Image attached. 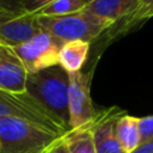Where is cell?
Wrapping results in <instances>:
<instances>
[{"label":"cell","instance_id":"obj_1","mask_svg":"<svg viewBox=\"0 0 153 153\" xmlns=\"http://www.w3.org/2000/svg\"><path fill=\"white\" fill-rule=\"evenodd\" d=\"M62 136L19 118H0V153H50Z\"/></svg>","mask_w":153,"mask_h":153},{"label":"cell","instance_id":"obj_2","mask_svg":"<svg viewBox=\"0 0 153 153\" xmlns=\"http://www.w3.org/2000/svg\"><path fill=\"white\" fill-rule=\"evenodd\" d=\"M68 73L57 65L27 73L25 91L68 127Z\"/></svg>","mask_w":153,"mask_h":153},{"label":"cell","instance_id":"obj_3","mask_svg":"<svg viewBox=\"0 0 153 153\" xmlns=\"http://www.w3.org/2000/svg\"><path fill=\"white\" fill-rule=\"evenodd\" d=\"M41 30L48 32L61 42L97 41L110 26L111 23L82 8L65 16L37 17Z\"/></svg>","mask_w":153,"mask_h":153},{"label":"cell","instance_id":"obj_4","mask_svg":"<svg viewBox=\"0 0 153 153\" xmlns=\"http://www.w3.org/2000/svg\"><path fill=\"white\" fill-rule=\"evenodd\" d=\"M2 117L19 118L61 135L69 130L65 123L26 91L8 92L0 90V118Z\"/></svg>","mask_w":153,"mask_h":153},{"label":"cell","instance_id":"obj_5","mask_svg":"<svg viewBox=\"0 0 153 153\" xmlns=\"http://www.w3.org/2000/svg\"><path fill=\"white\" fill-rule=\"evenodd\" d=\"M63 42L41 30L26 42L11 49L27 73H35L59 65V50Z\"/></svg>","mask_w":153,"mask_h":153},{"label":"cell","instance_id":"obj_6","mask_svg":"<svg viewBox=\"0 0 153 153\" xmlns=\"http://www.w3.org/2000/svg\"><path fill=\"white\" fill-rule=\"evenodd\" d=\"M93 69L88 72L68 73V115L69 130L90 124L96 117V109L91 98V81Z\"/></svg>","mask_w":153,"mask_h":153},{"label":"cell","instance_id":"obj_7","mask_svg":"<svg viewBox=\"0 0 153 153\" xmlns=\"http://www.w3.org/2000/svg\"><path fill=\"white\" fill-rule=\"evenodd\" d=\"M41 31L37 17L24 10L0 8V45L16 47Z\"/></svg>","mask_w":153,"mask_h":153},{"label":"cell","instance_id":"obj_8","mask_svg":"<svg viewBox=\"0 0 153 153\" xmlns=\"http://www.w3.org/2000/svg\"><path fill=\"white\" fill-rule=\"evenodd\" d=\"M124 112L117 106L97 111L90 126L97 153H126L116 135V122Z\"/></svg>","mask_w":153,"mask_h":153},{"label":"cell","instance_id":"obj_9","mask_svg":"<svg viewBox=\"0 0 153 153\" xmlns=\"http://www.w3.org/2000/svg\"><path fill=\"white\" fill-rule=\"evenodd\" d=\"M27 72L8 47L0 45V90L24 92Z\"/></svg>","mask_w":153,"mask_h":153},{"label":"cell","instance_id":"obj_10","mask_svg":"<svg viewBox=\"0 0 153 153\" xmlns=\"http://www.w3.org/2000/svg\"><path fill=\"white\" fill-rule=\"evenodd\" d=\"M143 0H93L85 10L112 24L133 14Z\"/></svg>","mask_w":153,"mask_h":153},{"label":"cell","instance_id":"obj_11","mask_svg":"<svg viewBox=\"0 0 153 153\" xmlns=\"http://www.w3.org/2000/svg\"><path fill=\"white\" fill-rule=\"evenodd\" d=\"M91 49V43L85 41H68L63 42L59 50V66L67 73L81 71L85 65Z\"/></svg>","mask_w":153,"mask_h":153},{"label":"cell","instance_id":"obj_12","mask_svg":"<svg viewBox=\"0 0 153 153\" xmlns=\"http://www.w3.org/2000/svg\"><path fill=\"white\" fill-rule=\"evenodd\" d=\"M116 135L126 153L134 152L141 143L139 117L130 116L127 112L121 115L116 122Z\"/></svg>","mask_w":153,"mask_h":153},{"label":"cell","instance_id":"obj_13","mask_svg":"<svg viewBox=\"0 0 153 153\" xmlns=\"http://www.w3.org/2000/svg\"><path fill=\"white\" fill-rule=\"evenodd\" d=\"M90 126L91 123L78 129L68 130L63 135V141L69 153H97Z\"/></svg>","mask_w":153,"mask_h":153},{"label":"cell","instance_id":"obj_14","mask_svg":"<svg viewBox=\"0 0 153 153\" xmlns=\"http://www.w3.org/2000/svg\"><path fill=\"white\" fill-rule=\"evenodd\" d=\"M85 8L82 0H54L42 7L35 13L36 17H50V16H65L73 12H78Z\"/></svg>","mask_w":153,"mask_h":153},{"label":"cell","instance_id":"obj_15","mask_svg":"<svg viewBox=\"0 0 153 153\" xmlns=\"http://www.w3.org/2000/svg\"><path fill=\"white\" fill-rule=\"evenodd\" d=\"M139 130L141 143L153 139V115L139 118Z\"/></svg>","mask_w":153,"mask_h":153},{"label":"cell","instance_id":"obj_16","mask_svg":"<svg viewBox=\"0 0 153 153\" xmlns=\"http://www.w3.org/2000/svg\"><path fill=\"white\" fill-rule=\"evenodd\" d=\"M51 1L54 0H25L23 4V10L29 13L35 14L37 11H39L42 7H44Z\"/></svg>","mask_w":153,"mask_h":153},{"label":"cell","instance_id":"obj_17","mask_svg":"<svg viewBox=\"0 0 153 153\" xmlns=\"http://www.w3.org/2000/svg\"><path fill=\"white\" fill-rule=\"evenodd\" d=\"M24 1L25 0H0V8L23 10Z\"/></svg>","mask_w":153,"mask_h":153},{"label":"cell","instance_id":"obj_18","mask_svg":"<svg viewBox=\"0 0 153 153\" xmlns=\"http://www.w3.org/2000/svg\"><path fill=\"white\" fill-rule=\"evenodd\" d=\"M131 153H153V139L140 143L139 147Z\"/></svg>","mask_w":153,"mask_h":153},{"label":"cell","instance_id":"obj_19","mask_svg":"<svg viewBox=\"0 0 153 153\" xmlns=\"http://www.w3.org/2000/svg\"><path fill=\"white\" fill-rule=\"evenodd\" d=\"M50 153H69V151H68V148H67V146H66V143H65V141H63V136H62V139L55 145V147L50 151Z\"/></svg>","mask_w":153,"mask_h":153},{"label":"cell","instance_id":"obj_20","mask_svg":"<svg viewBox=\"0 0 153 153\" xmlns=\"http://www.w3.org/2000/svg\"><path fill=\"white\" fill-rule=\"evenodd\" d=\"M82 1H84V4H85V6H86V5H88L90 2H92L93 0H82Z\"/></svg>","mask_w":153,"mask_h":153},{"label":"cell","instance_id":"obj_21","mask_svg":"<svg viewBox=\"0 0 153 153\" xmlns=\"http://www.w3.org/2000/svg\"><path fill=\"white\" fill-rule=\"evenodd\" d=\"M147 1H149V2H152V4H153V0H147Z\"/></svg>","mask_w":153,"mask_h":153}]
</instances>
